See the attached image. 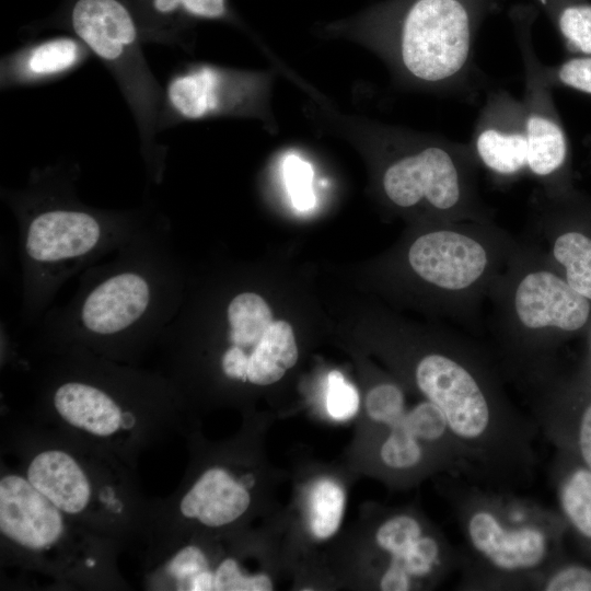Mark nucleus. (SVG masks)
<instances>
[{
    "label": "nucleus",
    "mask_w": 591,
    "mask_h": 591,
    "mask_svg": "<svg viewBox=\"0 0 591 591\" xmlns=\"http://www.w3.org/2000/svg\"><path fill=\"white\" fill-rule=\"evenodd\" d=\"M422 535L419 522L407 514L387 519L375 533L376 544L391 555L390 564L399 563Z\"/></svg>",
    "instance_id": "obj_21"
},
{
    "label": "nucleus",
    "mask_w": 591,
    "mask_h": 591,
    "mask_svg": "<svg viewBox=\"0 0 591 591\" xmlns=\"http://www.w3.org/2000/svg\"><path fill=\"white\" fill-rule=\"evenodd\" d=\"M546 591H591V570L569 566L558 570L544 586Z\"/></svg>",
    "instance_id": "obj_31"
},
{
    "label": "nucleus",
    "mask_w": 591,
    "mask_h": 591,
    "mask_svg": "<svg viewBox=\"0 0 591 591\" xmlns=\"http://www.w3.org/2000/svg\"><path fill=\"white\" fill-rule=\"evenodd\" d=\"M221 76L212 67L201 66L171 79L166 102L171 111L186 119L202 118L219 108Z\"/></svg>",
    "instance_id": "obj_14"
},
{
    "label": "nucleus",
    "mask_w": 591,
    "mask_h": 591,
    "mask_svg": "<svg viewBox=\"0 0 591 591\" xmlns=\"http://www.w3.org/2000/svg\"><path fill=\"white\" fill-rule=\"evenodd\" d=\"M534 4H519L509 16L524 71L523 106L528 135L529 175L544 193L567 190L570 144L556 108L544 66L534 49L533 25L537 18Z\"/></svg>",
    "instance_id": "obj_6"
},
{
    "label": "nucleus",
    "mask_w": 591,
    "mask_h": 591,
    "mask_svg": "<svg viewBox=\"0 0 591 591\" xmlns=\"http://www.w3.org/2000/svg\"><path fill=\"white\" fill-rule=\"evenodd\" d=\"M213 573L216 591H270L274 589L268 576L245 575L232 558L224 559Z\"/></svg>",
    "instance_id": "obj_27"
},
{
    "label": "nucleus",
    "mask_w": 591,
    "mask_h": 591,
    "mask_svg": "<svg viewBox=\"0 0 591 591\" xmlns=\"http://www.w3.org/2000/svg\"><path fill=\"white\" fill-rule=\"evenodd\" d=\"M298 357L291 325L274 321L248 357L247 383L269 385L279 381L297 363Z\"/></svg>",
    "instance_id": "obj_16"
},
{
    "label": "nucleus",
    "mask_w": 591,
    "mask_h": 591,
    "mask_svg": "<svg viewBox=\"0 0 591 591\" xmlns=\"http://www.w3.org/2000/svg\"><path fill=\"white\" fill-rule=\"evenodd\" d=\"M208 570L205 554L196 546L189 545L178 551L169 564V572L179 581L181 587H186L198 573Z\"/></svg>",
    "instance_id": "obj_30"
},
{
    "label": "nucleus",
    "mask_w": 591,
    "mask_h": 591,
    "mask_svg": "<svg viewBox=\"0 0 591 591\" xmlns=\"http://www.w3.org/2000/svg\"><path fill=\"white\" fill-rule=\"evenodd\" d=\"M579 448L588 470L591 471V405L583 412L581 417Z\"/></svg>",
    "instance_id": "obj_32"
},
{
    "label": "nucleus",
    "mask_w": 591,
    "mask_h": 591,
    "mask_svg": "<svg viewBox=\"0 0 591 591\" xmlns=\"http://www.w3.org/2000/svg\"><path fill=\"white\" fill-rule=\"evenodd\" d=\"M326 407L329 416L339 421L352 418L359 408L356 387L337 370L328 374Z\"/></svg>",
    "instance_id": "obj_26"
},
{
    "label": "nucleus",
    "mask_w": 591,
    "mask_h": 591,
    "mask_svg": "<svg viewBox=\"0 0 591 591\" xmlns=\"http://www.w3.org/2000/svg\"><path fill=\"white\" fill-rule=\"evenodd\" d=\"M76 173L34 172L25 189L3 192L19 227L23 325L38 324L69 279L115 253L153 215L82 204L74 193Z\"/></svg>",
    "instance_id": "obj_2"
},
{
    "label": "nucleus",
    "mask_w": 591,
    "mask_h": 591,
    "mask_svg": "<svg viewBox=\"0 0 591 591\" xmlns=\"http://www.w3.org/2000/svg\"><path fill=\"white\" fill-rule=\"evenodd\" d=\"M503 0H407L397 19V59L418 83L473 99L483 83L474 49Z\"/></svg>",
    "instance_id": "obj_3"
},
{
    "label": "nucleus",
    "mask_w": 591,
    "mask_h": 591,
    "mask_svg": "<svg viewBox=\"0 0 591 591\" xmlns=\"http://www.w3.org/2000/svg\"><path fill=\"white\" fill-rule=\"evenodd\" d=\"M405 422L418 440L427 441L440 438L448 427L443 413L429 401L405 414Z\"/></svg>",
    "instance_id": "obj_28"
},
{
    "label": "nucleus",
    "mask_w": 591,
    "mask_h": 591,
    "mask_svg": "<svg viewBox=\"0 0 591 591\" xmlns=\"http://www.w3.org/2000/svg\"><path fill=\"white\" fill-rule=\"evenodd\" d=\"M86 48L80 39L71 37L44 40L23 54L14 76L22 81H37L62 74L83 60Z\"/></svg>",
    "instance_id": "obj_17"
},
{
    "label": "nucleus",
    "mask_w": 591,
    "mask_h": 591,
    "mask_svg": "<svg viewBox=\"0 0 591 591\" xmlns=\"http://www.w3.org/2000/svg\"><path fill=\"white\" fill-rule=\"evenodd\" d=\"M283 176L293 206L301 211L313 208L312 165L297 154H289L283 162Z\"/></svg>",
    "instance_id": "obj_23"
},
{
    "label": "nucleus",
    "mask_w": 591,
    "mask_h": 591,
    "mask_svg": "<svg viewBox=\"0 0 591 591\" xmlns=\"http://www.w3.org/2000/svg\"><path fill=\"white\" fill-rule=\"evenodd\" d=\"M189 591H210L215 590V573L209 569L198 573L194 577L188 586Z\"/></svg>",
    "instance_id": "obj_33"
},
{
    "label": "nucleus",
    "mask_w": 591,
    "mask_h": 591,
    "mask_svg": "<svg viewBox=\"0 0 591 591\" xmlns=\"http://www.w3.org/2000/svg\"><path fill=\"white\" fill-rule=\"evenodd\" d=\"M251 496L246 488L222 467L205 471L179 502L181 513L210 528L223 526L247 510Z\"/></svg>",
    "instance_id": "obj_12"
},
{
    "label": "nucleus",
    "mask_w": 591,
    "mask_h": 591,
    "mask_svg": "<svg viewBox=\"0 0 591 591\" xmlns=\"http://www.w3.org/2000/svg\"><path fill=\"white\" fill-rule=\"evenodd\" d=\"M487 301L494 332L520 351H543L555 334L580 331L591 316V301L529 240L519 241Z\"/></svg>",
    "instance_id": "obj_4"
},
{
    "label": "nucleus",
    "mask_w": 591,
    "mask_h": 591,
    "mask_svg": "<svg viewBox=\"0 0 591 591\" xmlns=\"http://www.w3.org/2000/svg\"><path fill=\"white\" fill-rule=\"evenodd\" d=\"M559 500L572 525L591 538V471H575L561 485Z\"/></svg>",
    "instance_id": "obj_20"
},
{
    "label": "nucleus",
    "mask_w": 591,
    "mask_h": 591,
    "mask_svg": "<svg viewBox=\"0 0 591 591\" xmlns=\"http://www.w3.org/2000/svg\"><path fill=\"white\" fill-rule=\"evenodd\" d=\"M26 478L65 513L79 514L90 503V480L65 451L50 449L36 454L28 464Z\"/></svg>",
    "instance_id": "obj_13"
},
{
    "label": "nucleus",
    "mask_w": 591,
    "mask_h": 591,
    "mask_svg": "<svg viewBox=\"0 0 591 591\" xmlns=\"http://www.w3.org/2000/svg\"><path fill=\"white\" fill-rule=\"evenodd\" d=\"M544 69L552 88L564 86L591 95V55L572 56Z\"/></svg>",
    "instance_id": "obj_25"
},
{
    "label": "nucleus",
    "mask_w": 591,
    "mask_h": 591,
    "mask_svg": "<svg viewBox=\"0 0 591 591\" xmlns=\"http://www.w3.org/2000/svg\"><path fill=\"white\" fill-rule=\"evenodd\" d=\"M185 277L170 220L159 213L112 260L80 274L73 297L51 306L38 325L40 344L131 358L159 341L178 312Z\"/></svg>",
    "instance_id": "obj_1"
},
{
    "label": "nucleus",
    "mask_w": 591,
    "mask_h": 591,
    "mask_svg": "<svg viewBox=\"0 0 591 591\" xmlns=\"http://www.w3.org/2000/svg\"><path fill=\"white\" fill-rule=\"evenodd\" d=\"M0 530L24 548L44 551L61 538L65 520L62 511L27 478L8 474L0 480Z\"/></svg>",
    "instance_id": "obj_10"
},
{
    "label": "nucleus",
    "mask_w": 591,
    "mask_h": 591,
    "mask_svg": "<svg viewBox=\"0 0 591 591\" xmlns=\"http://www.w3.org/2000/svg\"><path fill=\"white\" fill-rule=\"evenodd\" d=\"M549 19L567 51L591 55V0H532Z\"/></svg>",
    "instance_id": "obj_18"
},
{
    "label": "nucleus",
    "mask_w": 591,
    "mask_h": 591,
    "mask_svg": "<svg viewBox=\"0 0 591 591\" xmlns=\"http://www.w3.org/2000/svg\"><path fill=\"white\" fill-rule=\"evenodd\" d=\"M478 170L467 143L425 140L390 160L381 184L392 205L422 206L434 222L494 221L479 193Z\"/></svg>",
    "instance_id": "obj_5"
},
{
    "label": "nucleus",
    "mask_w": 591,
    "mask_h": 591,
    "mask_svg": "<svg viewBox=\"0 0 591 591\" xmlns=\"http://www.w3.org/2000/svg\"><path fill=\"white\" fill-rule=\"evenodd\" d=\"M71 25L77 37L120 76L136 106V81L146 89L149 73L129 10L119 0H78L71 11Z\"/></svg>",
    "instance_id": "obj_9"
},
{
    "label": "nucleus",
    "mask_w": 591,
    "mask_h": 591,
    "mask_svg": "<svg viewBox=\"0 0 591 591\" xmlns=\"http://www.w3.org/2000/svg\"><path fill=\"white\" fill-rule=\"evenodd\" d=\"M470 347L455 334L440 348L416 362L415 382L444 415L450 430L463 439H477L490 419V387Z\"/></svg>",
    "instance_id": "obj_7"
},
{
    "label": "nucleus",
    "mask_w": 591,
    "mask_h": 591,
    "mask_svg": "<svg viewBox=\"0 0 591 591\" xmlns=\"http://www.w3.org/2000/svg\"><path fill=\"white\" fill-rule=\"evenodd\" d=\"M223 316L224 348H240L248 357L274 323L268 303L252 291L233 294L225 303Z\"/></svg>",
    "instance_id": "obj_15"
},
{
    "label": "nucleus",
    "mask_w": 591,
    "mask_h": 591,
    "mask_svg": "<svg viewBox=\"0 0 591 591\" xmlns=\"http://www.w3.org/2000/svg\"><path fill=\"white\" fill-rule=\"evenodd\" d=\"M152 7L160 14H172L182 10L205 19H218L225 13L224 0H152Z\"/></svg>",
    "instance_id": "obj_29"
},
{
    "label": "nucleus",
    "mask_w": 591,
    "mask_h": 591,
    "mask_svg": "<svg viewBox=\"0 0 591 591\" xmlns=\"http://www.w3.org/2000/svg\"><path fill=\"white\" fill-rule=\"evenodd\" d=\"M421 455L418 439L408 429L404 415L391 427V433L381 448V459L391 468L406 470L417 465Z\"/></svg>",
    "instance_id": "obj_22"
},
{
    "label": "nucleus",
    "mask_w": 591,
    "mask_h": 591,
    "mask_svg": "<svg viewBox=\"0 0 591 591\" xmlns=\"http://www.w3.org/2000/svg\"><path fill=\"white\" fill-rule=\"evenodd\" d=\"M467 532L473 547L501 570L535 568L546 555L547 541L543 531L534 526L506 529L488 511L473 513Z\"/></svg>",
    "instance_id": "obj_11"
},
{
    "label": "nucleus",
    "mask_w": 591,
    "mask_h": 591,
    "mask_svg": "<svg viewBox=\"0 0 591 591\" xmlns=\"http://www.w3.org/2000/svg\"><path fill=\"white\" fill-rule=\"evenodd\" d=\"M366 409L373 421L392 427L406 414L403 392L391 383L376 385L367 394Z\"/></svg>",
    "instance_id": "obj_24"
},
{
    "label": "nucleus",
    "mask_w": 591,
    "mask_h": 591,
    "mask_svg": "<svg viewBox=\"0 0 591 591\" xmlns=\"http://www.w3.org/2000/svg\"><path fill=\"white\" fill-rule=\"evenodd\" d=\"M467 144L479 169L496 184L508 185L529 175L522 100L505 89L488 91Z\"/></svg>",
    "instance_id": "obj_8"
},
{
    "label": "nucleus",
    "mask_w": 591,
    "mask_h": 591,
    "mask_svg": "<svg viewBox=\"0 0 591 591\" xmlns=\"http://www.w3.org/2000/svg\"><path fill=\"white\" fill-rule=\"evenodd\" d=\"M346 503L343 487L331 478L317 480L310 493V528L325 540L334 535L341 522Z\"/></svg>",
    "instance_id": "obj_19"
}]
</instances>
